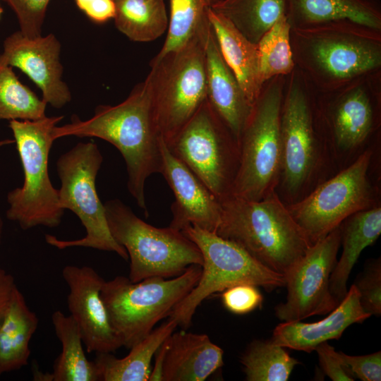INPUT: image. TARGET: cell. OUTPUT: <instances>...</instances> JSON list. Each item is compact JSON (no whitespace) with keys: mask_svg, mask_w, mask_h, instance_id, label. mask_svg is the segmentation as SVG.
I'll use <instances>...</instances> for the list:
<instances>
[{"mask_svg":"<svg viewBox=\"0 0 381 381\" xmlns=\"http://www.w3.org/2000/svg\"><path fill=\"white\" fill-rule=\"evenodd\" d=\"M372 158V150L363 151L335 176L299 200L286 205L311 245L350 215L377 205L368 174Z\"/></svg>","mask_w":381,"mask_h":381,"instance_id":"7c38bea8","label":"cell"},{"mask_svg":"<svg viewBox=\"0 0 381 381\" xmlns=\"http://www.w3.org/2000/svg\"><path fill=\"white\" fill-rule=\"evenodd\" d=\"M181 231L197 245L202 257L199 280L169 316L184 329L200 303L217 292L241 284L269 291L285 286L284 275L267 268L236 243L195 226Z\"/></svg>","mask_w":381,"mask_h":381,"instance_id":"9c48e42d","label":"cell"},{"mask_svg":"<svg viewBox=\"0 0 381 381\" xmlns=\"http://www.w3.org/2000/svg\"><path fill=\"white\" fill-rule=\"evenodd\" d=\"M211 25L151 62L148 80L155 119L169 144L207 99L206 44Z\"/></svg>","mask_w":381,"mask_h":381,"instance_id":"277c9868","label":"cell"},{"mask_svg":"<svg viewBox=\"0 0 381 381\" xmlns=\"http://www.w3.org/2000/svg\"><path fill=\"white\" fill-rule=\"evenodd\" d=\"M63 116L39 120H11L9 128L22 163L24 182L7 195L6 217L23 230L37 226H58L64 210L59 205L58 190L48 171L50 149L55 140L53 130Z\"/></svg>","mask_w":381,"mask_h":381,"instance_id":"5b68a950","label":"cell"},{"mask_svg":"<svg viewBox=\"0 0 381 381\" xmlns=\"http://www.w3.org/2000/svg\"><path fill=\"white\" fill-rule=\"evenodd\" d=\"M359 293L361 305L370 316L381 314L380 260L372 261L353 284Z\"/></svg>","mask_w":381,"mask_h":381,"instance_id":"836d02e7","label":"cell"},{"mask_svg":"<svg viewBox=\"0 0 381 381\" xmlns=\"http://www.w3.org/2000/svg\"><path fill=\"white\" fill-rule=\"evenodd\" d=\"M208 18L221 54L253 105L262 90L258 44L246 38L222 14L210 7Z\"/></svg>","mask_w":381,"mask_h":381,"instance_id":"7402d4cb","label":"cell"},{"mask_svg":"<svg viewBox=\"0 0 381 381\" xmlns=\"http://www.w3.org/2000/svg\"><path fill=\"white\" fill-rule=\"evenodd\" d=\"M16 15L20 31L28 37L42 35L46 11L50 0H3Z\"/></svg>","mask_w":381,"mask_h":381,"instance_id":"e575fe53","label":"cell"},{"mask_svg":"<svg viewBox=\"0 0 381 381\" xmlns=\"http://www.w3.org/2000/svg\"><path fill=\"white\" fill-rule=\"evenodd\" d=\"M13 143H14V140H9V139L2 140H0V147L6 145L8 144H11Z\"/></svg>","mask_w":381,"mask_h":381,"instance_id":"60d3db41","label":"cell"},{"mask_svg":"<svg viewBox=\"0 0 381 381\" xmlns=\"http://www.w3.org/2000/svg\"><path fill=\"white\" fill-rule=\"evenodd\" d=\"M291 25L286 16L279 19L258 42L260 79L262 84L295 68L291 45Z\"/></svg>","mask_w":381,"mask_h":381,"instance_id":"4dcf8cb0","label":"cell"},{"mask_svg":"<svg viewBox=\"0 0 381 381\" xmlns=\"http://www.w3.org/2000/svg\"><path fill=\"white\" fill-rule=\"evenodd\" d=\"M66 136L98 138L116 147L126 162L128 190L147 213L145 186L151 175L162 173V137L155 119L147 78L120 104L99 105L87 120L74 115L70 123L54 127V140Z\"/></svg>","mask_w":381,"mask_h":381,"instance_id":"6da1fadb","label":"cell"},{"mask_svg":"<svg viewBox=\"0 0 381 381\" xmlns=\"http://www.w3.org/2000/svg\"><path fill=\"white\" fill-rule=\"evenodd\" d=\"M315 350L324 373L333 381H353L355 377L343 360L340 352L327 341L318 344Z\"/></svg>","mask_w":381,"mask_h":381,"instance_id":"8d00e7d4","label":"cell"},{"mask_svg":"<svg viewBox=\"0 0 381 381\" xmlns=\"http://www.w3.org/2000/svg\"><path fill=\"white\" fill-rule=\"evenodd\" d=\"M1 0H0V19H1V16H2L3 13H4V9H3V8H2V6H1Z\"/></svg>","mask_w":381,"mask_h":381,"instance_id":"7bdbcfd3","label":"cell"},{"mask_svg":"<svg viewBox=\"0 0 381 381\" xmlns=\"http://www.w3.org/2000/svg\"><path fill=\"white\" fill-rule=\"evenodd\" d=\"M201 271L200 265H193L172 278L154 277L132 282L116 276L104 281L101 296L122 346L130 349L169 316L196 285Z\"/></svg>","mask_w":381,"mask_h":381,"instance_id":"8992f818","label":"cell"},{"mask_svg":"<svg viewBox=\"0 0 381 381\" xmlns=\"http://www.w3.org/2000/svg\"><path fill=\"white\" fill-rule=\"evenodd\" d=\"M37 315L27 305L18 287L0 324V372L18 370L27 365L30 341L37 329Z\"/></svg>","mask_w":381,"mask_h":381,"instance_id":"484cf974","label":"cell"},{"mask_svg":"<svg viewBox=\"0 0 381 381\" xmlns=\"http://www.w3.org/2000/svg\"><path fill=\"white\" fill-rule=\"evenodd\" d=\"M291 28L348 19L381 30V10L376 0H284Z\"/></svg>","mask_w":381,"mask_h":381,"instance_id":"cb8c5ba5","label":"cell"},{"mask_svg":"<svg viewBox=\"0 0 381 381\" xmlns=\"http://www.w3.org/2000/svg\"><path fill=\"white\" fill-rule=\"evenodd\" d=\"M339 226L313 244L285 275V302L275 308L282 322L301 321L330 313L339 303L329 289L331 274L340 247Z\"/></svg>","mask_w":381,"mask_h":381,"instance_id":"5bb4252c","label":"cell"},{"mask_svg":"<svg viewBox=\"0 0 381 381\" xmlns=\"http://www.w3.org/2000/svg\"><path fill=\"white\" fill-rule=\"evenodd\" d=\"M380 30L348 19L291 28L295 66L320 91L336 90L378 71Z\"/></svg>","mask_w":381,"mask_h":381,"instance_id":"7a4b0ae2","label":"cell"},{"mask_svg":"<svg viewBox=\"0 0 381 381\" xmlns=\"http://www.w3.org/2000/svg\"><path fill=\"white\" fill-rule=\"evenodd\" d=\"M3 228H4V222L0 217V244H1V238H2Z\"/></svg>","mask_w":381,"mask_h":381,"instance_id":"b9f144b4","label":"cell"},{"mask_svg":"<svg viewBox=\"0 0 381 381\" xmlns=\"http://www.w3.org/2000/svg\"><path fill=\"white\" fill-rule=\"evenodd\" d=\"M62 276L68 286V308L88 353H112L122 346L101 296L104 280L92 267L66 265Z\"/></svg>","mask_w":381,"mask_h":381,"instance_id":"e0dca14e","label":"cell"},{"mask_svg":"<svg viewBox=\"0 0 381 381\" xmlns=\"http://www.w3.org/2000/svg\"><path fill=\"white\" fill-rule=\"evenodd\" d=\"M340 354L355 378L363 381L381 380V351L363 356Z\"/></svg>","mask_w":381,"mask_h":381,"instance_id":"74e56055","label":"cell"},{"mask_svg":"<svg viewBox=\"0 0 381 381\" xmlns=\"http://www.w3.org/2000/svg\"><path fill=\"white\" fill-rule=\"evenodd\" d=\"M375 73L328 92L333 97L323 117L338 154H351L361 148L375 128L380 92L370 83Z\"/></svg>","mask_w":381,"mask_h":381,"instance_id":"9a60e30c","label":"cell"},{"mask_svg":"<svg viewBox=\"0 0 381 381\" xmlns=\"http://www.w3.org/2000/svg\"><path fill=\"white\" fill-rule=\"evenodd\" d=\"M52 321L62 351L53 372L48 373V381H98L95 362L87 358L80 330L71 315L56 310Z\"/></svg>","mask_w":381,"mask_h":381,"instance_id":"4316f807","label":"cell"},{"mask_svg":"<svg viewBox=\"0 0 381 381\" xmlns=\"http://www.w3.org/2000/svg\"><path fill=\"white\" fill-rule=\"evenodd\" d=\"M205 53L207 99L238 143L253 105L224 60L212 27Z\"/></svg>","mask_w":381,"mask_h":381,"instance_id":"44dd1931","label":"cell"},{"mask_svg":"<svg viewBox=\"0 0 381 381\" xmlns=\"http://www.w3.org/2000/svg\"><path fill=\"white\" fill-rule=\"evenodd\" d=\"M47 102L20 83L12 67L0 66V120H39Z\"/></svg>","mask_w":381,"mask_h":381,"instance_id":"1f68e13d","label":"cell"},{"mask_svg":"<svg viewBox=\"0 0 381 381\" xmlns=\"http://www.w3.org/2000/svg\"><path fill=\"white\" fill-rule=\"evenodd\" d=\"M161 381H204L224 365L223 350L205 334L181 329L162 343Z\"/></svg>","mask_w":381,"mask_h":381,"instance_id":"ffe728a7","label":"cell"},{"mask_svg":"<svg viewBox=\"0 0 381 381\" xmlns=\"http://www.w3.org/2000/svg\"><path fill=\"white\" fill-rule=\"evenodd\" d=\"M163 175L175 200L171 206L169 226L182 231L191 225L215 232L221 219L222 205L205 184L169 150L162 138Z\"/></svg>","mask_w":381,"mask_h":381,"instance_id":"ac0fdd59","label":"cell"},{"mask_svg":"<svg viewBox=\"0 0 381 381\" xmlns=\"http://www.w3.org/2000/svg\"><path fill=\"white\" fill-rule=\"evenodd\" d=\"M248 381H286L299 362L270 340H255L241 356Z\"/></svg>","mask_w":381,"mask_h":381,"instance_id":"f546056e","label":"cell"},{"mask_svg":"<svg viewBox=\"0 0 381 381\" xmlns=\"http://www.w3.org/2000/svg\"><path fill=\"white\" fill-rule=\"evenodd\" d=\"M342 251L331 274L330 292L339 303L347 293V281L361 252L374 243L381 234V207L357 212L339 225Z\"/></svg>","mask_w":381,"mask_h":381,"instance_id":"603a6c76","label":"cell"},{"mask_svg":"<svg viewBox=\"0 0 381 381\" xmlns=\"http://www.w3.org/2000/svg\"><path fill=\"white\" fill-rule=\"evenodd\" d=\"M1 372H0V375H1Z\"/></svg>","mask_w":381,"mask_h":381,"instance_id":"f6af8a7d","label":"cell"},{"mask_svg":"<svg viewBox=\"0 0 381 381\" xmlns=\"http://www.w3.org/2000/svg\"><path fill=\"white\" fill-rule=\"evenodd\" d=\"M221 297L224 308L238 315L254 310L262 305L263 301L258 286L249 284L231 286L223 291Z\"/></svg>","mask_w":381,"mask_h":381,"instance_id":"d590c367","label":"cell"},{"mask_svg":"<svg viewBox=\"0 0 381 381\" xmlns=\"http://www.w3.org/2000/svg\"><path fill=\"white\" fill-rule=\"evenodd\" d=\"M16 287L13 276L0 267V324Z\"/></svg>","mask_w":381,"mask_h":381,"instance_id":"ab89813d","label":"cell"},{"mask_svg":"<svg viewBox=\"0 0 381 381\" xmlns=\"http://www.w3.org/2000/svg\"><path fill=\"white\" fill-rule=\"evenodd\" d=\"M116 28L134 42H147L168 28L164 0H114Z\"/></svg>","mask_w":381,"mask_h":381,"instance_id":"83f0119b","label":"cell"},{"mask_svg":"<svg viewBox=\"0 0 381 381\" xmlns=\"http://www.w3.org/2000/svg\"><path fill=\"white\" fill-rule=\"evenodd\" d=\"M167 146L219 201L231 195L238 143L207 99Z\"/></svg>","mask_w":381,"mask_h":381,"instance_id":"8fae6325","label":"cell"},{"mask_svg":"<svg viewBox=\"0 0 381 381\" xmlns=\"http://www.w3.org/2000/svg\"><path fill=\"white\" fill-rule=\"evenodd\" d=\"M290 75L289 84L286 88L284 86L280 116L281 171L278 183L289 200L286 205L302 198L303 190L316 173L322 154L306 77L294 70Z\"/></svg>","mask_w":381,"mask_h":381,"instance_id":"4fadbf2b","label":"cell"},{"mask_svg":"<svg viewBox=\"0 0 381 381\" xmlns=\"http://www.w3.org/2000/svg\"><path fill=\"white\" fill-rule=\"evenodd\" d=\"M169 2L168 32L157 57L182 46L209 23L208 11L212 0H169Z\"/></svg>","mask_w":381,"mask_h":381,"instance_id":"d6a6232c","label":"cell"},{"mask_svg":"<svg viewBox=\"0 0 381 381\" xmlns=\"http://www.w3.org/2000/svg\"><path fill=\"white\" fill-rule=\"evenodd\" d=\"M77 6L92 20L104 23L114 18V0H74Z\"/></svg>","mask_w":381,"mask_h":381,"instance_id":"f35d334b","label":"cell"},{"mask_svg":"<svg viewBox=\"0 0 381 381\" xmlns=\"http://www.w3.org/2000/svg\"><path fill=\"white\" fill-rule=\"evenodd\" d=\"M284 76L262 86L238 140L239 164L231 195L258 201L275 191L281 171L280 116Z\"/></svg>","mask_w":381,"mask_h":381,"instance_id":"ba28073f","label":"cell"},{"mask_svg":"<svg viewBox=\"0 0 381 381\" xmlns=\"http://www.w3.org/2000/svg\"><path fill=\"white\" fill-rule=\"evenodd\" d=\"M60 54L55 35L28 37L18 30L4 41L0 66L19 68L41 90L47 104L61 108L71 100V93L62 80Z\"/></svg>","mask_w":381,"mask_h":381,"instance_id":"2e32d148","label":"cell"},{"mask_svg":"<svg viewBox=\"0 0 381 381\" xmlns=\"http://www.w3.org/2000/svg\"><path fill=\"white\" fill-rule=\"evenodd\" d=\"M329 313L324 319L312 323L282 322L274 328L270 341L284 348L310 353L322 342L339 339L352 324L361 323L370 317L363 309L353 284Z\"/></svg>","mask_w":381,"mask_h":381,"instance_id":"d6986e66","label":"cell"},{"mask_svg":"<svg viewBox=\"0 0 381 381\" xmlns=\"http://www.w3.org/2000/svg\"><path fill=\"white\" fill-rule=\"evenodd\" d=\"M102 161V153L93 142L78 143L59 157L56 169L61 182L58 190L59 205L78 216L86 234L81 238L71 241L46 234L45 240L58 249L90 248L114 252L123 259L128 260L126 250L110 233L104 206L96 190V176Z\"/></svg>","mask_w":381,"mask_h":381,"instance_id":"30bf717a","label":"cell"},{"mask_svg":"<svg viewBox=\"0 0 381 381\" xmlns=\"http://www.w3.org/2000/svg\"><path fill=\"white\" fill-rule=\"evenodd\" d=\"M211 8L256 44L286 12L284 0H219Z\"/></svg>","mask_w":381,"mask_h":381,"instance_id":"f1b7e54d","label":"cell"},{"mask_svg":"<svg viewBox=\"0 0 381 381\" xmlns=\"http://www.w3.org/2000/svg\"><path fill=\"white\" fill-rule=\"evenodd\" d=\"M104 206L112 237L128 253L132 282L172 278L190 265L202 266L200 249L181 231L147 224L119 199L107 200Z\"/></svg>","mask_w":381,"mask_h":381,"instance_id":"52a82bcc","label":"cell"},{"mask_svg":"<svg viewBox=\"0 0 381 381\" xmlns=\"http://www.w3.org/2000/svg\"><path fill=\"white\" fill-rule=\"evenodd\" d=\"M177 326L175 320L169 318L132 346L122 358L111 353H96L94 362L98 381H148L152 357Z\"/></svg>","mask_w":381,"mask_h":381,"instance_id":"d4e9b609","label":"cell"},{"mask_svg":"<svg viewBox=\"0 0 381 381\" xmlns=\"http://www.w3.org/2000/svg\"><path fill=\"white\" fill-rule=\"evenodd\" d=\"M219 1V0H212V4L213 3H214V2H216V1Z\"/></svg>","mask_w":381,"mask_h":381,"instance_id":"ee69618b","label":"cell"},{"mask_svg":"<svg viewBox=\"0 0 381 381\" xmlns=\"http://www.w3.org/2000/svg\"><path fill=\"white\" fill-rule=\"evenodd\" d=\"M220 202L215 233L275 272L285 276L312 246L276 190L258 201L231 195Z\"/></svg>","mask_w":381,"mask_h":381,"instance_id":"3957f363","label":"cell"}]
</instances>
